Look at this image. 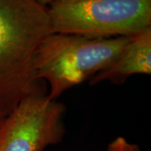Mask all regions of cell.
I'll return each mask as SVG.
<instances>
[{
	"instance_id": "cell-1",
	"label": "cell",
	"mask_w": 151,
	"mask_h": 151,
	"mask_svg": "<svg viewBox=\"0 0 151 151\" xmlns=\"http://www.w3.org/2000/svg\"><path fill=\"white\" fill-rule=\"evenodd\" d=\"M50 34L47 7L36 0H0V124L23 99L40 92L34 61Z\"/></svg>"
},
{
	"instance_id": "cell-2",
	"label": "cell",
	"mask_w": 151,
	"mask_h": 151,
	"mask_svg": "<svg viewBox=\"0 0 151 151\" xmlns=\"http://www.w3.org/2000/svg\"><path fill=\"white\" fill-rule=\"evenodd\" d=\"M128 40L129 36L93 39L76 35L50 34L35 54V78L48 81V97L56 100L66 90L108 68Z\"/></svg>"
},
{
	"instance_id": "cell-3",
	"label": "cell",
	"mask_w": 151,
	"mask_h": 151,
	"mask_svg": "<svg viewBox=\"0 0 151 151\" xmlns=\"http://www.w3.org/2000/svg\"><path fill=\"white\" fill-rule=\"evenodd\" d=\"M47 8L51 34L108 39L151 27V0H58Z\"/></svg>"
},
{
	"instance_id": "cell-4",
	"label": "cell",
	"mask_w": 151,
	"mask_h": 151,
	"mask_svg": "<svg viewBox=\"0 0 151 151\" xmlns=\"http://www.w3.org/2000/svg\"><path fill=\"white\" fill-rule=\"evenodd\" d=\"M65 107L40 92L23 99L0 124V151H43L65 134Z\"/></svg>"
},
{
	"instance_id": "cell-5",
	"label": "cell",
	"mask_w": 151,
	"mask_h": 151,
	"mask_svg": "<svg viewBox=\"0 0 151 151\" xmlns=\"http://www.w3.org/2000/svg\"><path fill=\"white\" fill-rule=\"evenodd\" d=\"M151 74V27L129 36V40L111 65L92 78V84L121 81L132 75Z\"/></svg>"
},
{
	"instance_id": "cell-6",
	"label": "cell",
	"mask_w": 151,
	"mask_h": 151,
	"mask_svg": "<svg viewBox=\"0 0 151 151\" xmlns=\"http://www.w3.org/2000/svg\"><path fill=\"white\" fill-rule=\"evenodd\" d=\"M107 151H139V147L123 137H118L108 146Z\"/></svg>"
},
{
	"instance_id": "cell-7",
	"label": "cell",
	"mask_w": 151,
	"mask_h": 151,
	"mask_svg": "<svg viewBox=\"0 0 151 151\" xmlns=\"http://www.w3.org/2000/svg\"><path fill=\"white\" fill-rule=\"evenodd\" d=\"M36 1L40 4L45 6V7H47V6H50L55 2L58 1V0H36Z\"/></svg>"
}]
</instances>
